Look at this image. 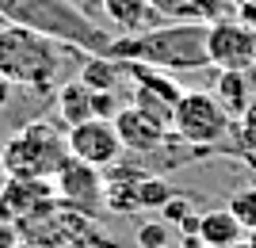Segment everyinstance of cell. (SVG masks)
<instances>
[{
	"label": "cell",
	"mask_w": 256,
	"mask_h": 248,
	"mask_svg": "<svg viewBox=\"0 0 256 248\" xmlns=\"http://www.w3.org/2000/svg\"><path fill=\"white\" fill-rule=\"evenodd\" d=\"M210 23H164L157 31L130 34L111 42L104 57L115 61L150 65L160 73H188V69H206L210 65Z\"/></svg>",
	"instance_id": "cell-1"
},
{
	"label": "cell",
	"mask_w": 256,
	"mask_h": 248,
	"mask_svg": "<svg viewBox=\"0 0 256 248\" xmlns=\"http://www.w3.org/2000/svg\"><path fill=\"white\" fill-rule=\"evenodd\" d=\"M0 19L12 27L46 34L88 57H104L115 42V34H107L100 23H92L73 0H0Z\"/></svg>",
	"instance_id": "cell-2"
},
{
	"label": "cell",
	"mask_w": 256,
	"mask_h": 248,
	"mask_svg": "<svg viewBox=\"0 0 256 248\" xmlns=\"http://www.w3.org/2000/svg\"><path fill=\"white\" fill-rule=\"evenodd\" d=\"M65 50L46 34H34L27 27H0V73L12 80V88H27L34 96L58 92V80L65 73Z\"/></svg>",
	"instance_id": "cell-3"
},
{
	"label": "cell",
	"mask_w": 256,
	"mask_h": 248,
	"mask_svg": "<svg viewBox=\"0 0 256 248\" xmlns=\"http://www.w3.org/2000/svg\"><path fill=\"white\" fill-rule=\"evenodd\" d=\"M69 161V141L50 119H34L23 130H16L0 145V172L4 180H42L54 184V176L62 172Z\"/></svg>",
	"instance_id": "cell-4"
},
{
	"label": "cell",
	"mask_w": 256,
	"mask_h": 248,
	"mask_svg": "<svg viewBox=\"0 0 256 248\" xmlns=\"http://www.w3.org/2000/svg\"><path fill=\"white\" fill-rule=\"evenodd\" d=\"M230 126H234V119L226 115V107L218 103L214 92H184L172 134L192 149H210L230 134Z\"/></svg>",
	"instance_id": "cell-5"
},
{
	"label": "cell",
	"mask_w": 256,
	"mask_h": 248,
	"mask_svg": "<svg viewBox=\"0 0 256 248\" xmlns=\"http://www.w3.org/2000/svg\"><path fill=\"white\" fill-rule=\"evenodd\" d=\"M54 191H58V203L65 210H73L80 218H96L107 206V187H104V172L92 168V164H80L76 157L62 164V172L54 176Z\"/></svg>",
	"instance_id": "cell-6"
},
{
	"label": "cell",
	"mask_w": 256,
	"mask_h": 248,
	"mask_svg": "<svg viewBox=\"0 0 256 248\" xmlns=\"http://www.w3.org/2000/svg\"><path fill=\"white\" fill-rule=\"evenodd\" d=\"M210 65L218 73H252L256 69V31L241 19L210 23Z\"/></svg>",
	"instance_id": "cell-7"
},
{
	"label": "cell",
	"mask_w": 256,
	"mask_h": 248,
	"mask_svg": "<svg viewBox=\"0 0 256 248\" xmlns=\"http://www.w3.org/2000/svg\"><path fill=\"white\" fill-rule=\"evenodd\" d=\"M65 141H69V157H76L80 164H92L100 172L118 164V157H122L118 130L107 119H92V122H80V126L65 130Z\"/></svg>",
	"instance_id": "cell-8"
},
{
	"label": "cell",
	"mask_w": 256,
	"mask_h": 248,
	"mask_svg": "<svg viewBox=\"0 0 256 248\" xmlns=\"http://www.w3.org/2000/svg\"><path fill=\"white\" fill-rule=\"evenodd\" d=\"M58 203V191L54 184L42 180H4L0 184V222H31L34 214H42Z\"/></svg>",
	"instance_id": "cell-9"
},
{
	"label": "cell",
	"mask_w": 256,
	"mask_h": 248,
	"mask_svg": "<svg viewBox=\"0 0 256 248\" xmlns=\"http://www.w3.org/2000/svg\"><path fill=\"white\" fill-rule=\"evenodd\" d=\"M115 130H118V141H122V149L130 153H157L168 138V126H160L157 119H150L146 111H138L134 103H122L115 119Z\"/></svg>",
	"instance_id": "cell-10"
},
{
	"label": "cell",
	"mask_w": 256,
	"mask_h": 248,
	"mask_svg": "<svg viewBox=\"0 0 256 248\" xmlns=\"http://www.w3.org/2000/svg\"><path fill=\"white\" fill-rule=\"evenodd\" d=\"M104 4L107 23L118 31V38H130V34H146L164 27L160 11L153 8V0H100Z\"/></svg>",
	"instance_id": "cell-11"
},
{
	"label": "cell",
	"mask_w": 256,
	"mask_h": 248,
	"mask_svg": "<svg viewBox=\"0 0 256 248\" xmlns=\"http://www.w3.org/2000/svg\"><path fill=\"white\" fill-rule=\"evenodd\" d=\"M195 241L206 245V248H241V241H245V226H241L226 206H222V210H206V214H199Z\"/></svg>",
	"instance_id": "cell-12"
},
{
	"label": "cell",
	"mask_w": 256,
	"mask_h": 248,
	"mask_svg": "<svg viewBox=\"0 0 256 248\" xmlns=\"http://www.w3.org/2000/svg\"><path fill=\"white\" fill-rule=\"evenodd\" d=\"M153 8L160 11V19L172 23H218L230 19V0H153Z\"/></svg>",
	"instance_id": "cell-13"
},
{
	"label": "cell",
	"mask_w": 256,
	"mask_h": 248,
	"mask_svg": "<svg viewBox=\"0 0 256 248\" xmlns=\"http://www.w3.org/2000/svg\"><path fill=\"white\" fill-rule=\"evenodd\" d=\"M92 99H96V92H92L80 76H76V80H65V84L58 88V115H62L65 130H73V126H80V122L96 119Z\"/></svg>",
	"instance_id": "cell-14"
},
{
	"label": "cell",
	"mask_w": 256,
	"mask_h": 248,
	"mask_svg": "<svg viewBox=\"0 0 256 248\" xmlns=\"http://www.w3.org/2000/svg\"><path fill=\"white\" fill-rule=\"evenodd\" d=\"M80 80H84L92 92H118L122 84H130V65L115 61V57H84Z\"/></svg>",
	"instance_id": "cell-15"
},
{
	"label": "cell",
	"mask_w": 256,
	"mask_h": 248,
	"mask_svg": "<svg viewBox=\"0 0 256 248\" xmlns=\"http://www.w3.org/2000/svg\"><path fill=\"white\" fill-rule=\"evenodd\" d=\"M214 96H218V103L226 107V115L237 122L252 111V80H248V73H218Z\"/></svg>",
	"instance_id": "cell-16"
},
{
	"label": "cell",
	"mask_w": 256,
	"mask_h": 248,
	"mask_svg": "<svg viewBox=\"0 0 256 248\" xmlns=\"http://www.w3.org/2000/svg\"><path fill=\"white\" fill-rule=\"evenodd\" d=\"M226 210H230L245 229H256V187H241V191H234Z\"/></svg>",
	"instance_id": "cell-17"
},
{
	"label": "cell",
	"mask_w": 256,
	"mask_h": 248,
	"mask_svg": "<svg viewBox=\"0 0 256 248\" xmlns=\"http://www.w3.org/2000/svg\"><path fill=\"white\" fill-rule=\"evenodd\" d=\"M138 248H168V226L164 222H142L138 226Z\"/></svg>",
	"instance_id": "cell-18"
},
{
	"label": "cell",
	"mask_w": 256,
	"mask_h": 248,
	"mask_svg": "<svg viewBox=\"0 0 256 248\" xmlns=\"http://www.w3.org/2000/svg\"><path fill=\"white\" fill-rule=\"evenodd\" d=\"M164 214H168V222H180V226L192 222V218H188V199H172V203L164 206Z\"/></svg>",
	"instance_id": "cell-19"
},
{
	"label": "cell",
	"mask_w": 256,
	"mask_h": 248,
	"mask_svg": "<svg viewBox=\"0 0 256 248\" xmlns=\"http://www.w3.org/2000/svg\"><path fill=\"white\" fill-rule=\"evenodd\" d=\"M237 19L256 31V4H245V0H241V4H237Z\"/></svg>",
	"instance_id": "cell-20"
},
{
	"label": "cell",
	"mask_w": 256,
	"mask_h": 248,
	"mask_svg": "<svg viewBox=\"0 0 256 248\" xmlns=\"http://www.w3.org/2000/svg\"><path fill=\"white\" fill-rule=\"evenodd\" d=\"M241 122H245V141H248V145H256V103H252V111H248Z\"/></svg>",
	"instance_id": "cell-21"
},
{
	"label": "cell",
	"mask_w": 256,
	"mask_h": 248,
	"mask_svg": "<svg viewBox=\"0 0 256 248\" xmlns=\"http://www.w3.org/2000/svg\"><path fill=\"white\" fill-rule=\"evenodd\" d=\"M8 103H12V80H8L4 73H0V111L8 107Z\"/></svg>",
	"instance_id": "cell-22"
},
{
	"label": "cell",
	"mask_w": 256,
	"mask_h": 248,
	"mask_svg": "<svg viewBox=\"0 0 256 248\" xmlns=\"http://www.w3.org/2000/svg\"><path fill=\"white\" fill-rule=\"evenodd\" d=\"M245 4H256V0H245Z\"/></svg>",
	"instance_id": "cell-23"
},
{
	"label": "cell",
	"mask_w": 256,
	"mask_h": 248,
	"mask_svg": "<svg viewBox=\"0 0 256 248\" xmlns=\"http://www.w3.org/2000/svg\"><path fill=\"white\" fill-rule=\"evenodd\" d=\"M237 4H241V0H237Z\"/></svg>",
	"instance_id": "cell-24"
}]
</instances>
